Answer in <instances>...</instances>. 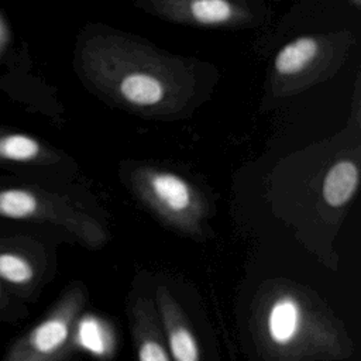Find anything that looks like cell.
Instances as JSON below:
<instances>
[{"instance_id":"cell-1","label":"cell","mask_w":361,"mask_h":361,"mask_svg":"<svg viewBox=\"0 0 361 361\" xmlns=\"http://www.w3.org/2000/svg\"><path fill=\"white\" fill-rule=\"evenodd\" d=\"M82 71L100 96L131 111L169 116L192 100L193 66L121 34H96L80 54Z\"/></svg>"},{"instance_id":"cell-2","label":"cell","mask_w":361,"mask_h":361,"mask_svg":"<svg viewBox=\"0 0 361 361\" xmlns=\"http://www.w3.org/2000/svg\"><path fill=\"white\" fill-rule=\"evenodd\" d=\"M252 336L265 361H337L354 344L343 323L312 292L295 283H274L252 307Z\"/></svg>"},{"instance_id":"cell-3","label":"cell","mask_w":361,"mask_h":361,"mask_svg":"<svg viewBox=\"0 0 361 361\" xmlns=\"http://www.w3.org/2000/svg\"><path fill=\"white\" fill-rule=\"evenodd\" d=\"M134 195L168 227L190 237H203L207 204L203 195L183 176L151 166L128 173Z\"/></svg>"},{"instance_id":"cell-4","label":"cell","mask_w":361,"mask_h":361,"mask_svg":"<svg viewBox=\"0 0 361 361\" xmlns=\"http://www.w3.org/2000/svg\"><path fill=\"white\" fill-rule=\"evenodd\" d=\"M85 303L83 286L66 290L49 314L11 345L4 361H65L72 351Z\"/></svg>"},{"instance_id":"cell-5","label":"cell","mask_w":361,"mask_h":361,"mask_svg":"<svg viewBox=\"0 0 361 361\" xmlns=\"http://www.w3.org/2000/svg\"><path fill=\"white\" fill-rule=\"evenodd\" d=\"M0 216L8 219L48 221L68 228L87 247H103L109 235L100 223L68 200L44 192L25 189L0 190Z\"/></svg>"},{"instance_id":"cell-6","label":"cell","mask_w":361,"mask_h":361,"mask_svg":"<svg viewBox=\"0 0 361 361\" xmlns=\"http://www.w3.org/2000/svg\"><path fill=\"white\" fill-rule=\"evenodd\" d=\"M341 49L338 37L303 35L288 42L274 59V78L279 92H293L326 78L329 68L337 69Z\"/></svg>"},{"instance_id":"cell-7","label":"cell","mask_w":361,"mask_h":361,"mask_svg":"<svg viewBox=\"0 0 361 361\" xmlns=\"http://www.w3.org/2000/svg\"><path fill=\"white\" fill-rule=\"evenodd\" d=\"M137 6L164 20L196 27H238L254 18L248 4L228 0H145Z\"/></svg>"},{"instance_id":"cell-8","label":"cell","mask_w":361,"mask_h":361,"mask_svg":"<svg viewBox=\"0 0 361 361\" xmlns=\"http://www.w3.org/2000/svg\"><path fill=\"white\" fill-rule=\"evenodd\" d=\"M154 303L172 361H202L199 341L175 296L165 286H158Z\"/></svg>"},{"instance_id":"cell-9","label":"cell","mask_w":361,"mask_h":361,"mask_svg":"<svg viewBox=\"0 0 361 361\" xmlns=\"http://www.w3.org/2000/svg\"><path fill=\"white\" fill-rule=\"evenodd\" d=\"M128 320L137 361H172L152 299L134 298L128 305Z\"/></svg>"},{"instance_id":"cell-10","label":"cell","mask_w":361,"mask_h":361,"mask_svg":"<svg viewBox=\"0 0 361 361\" xmlns=\"http://www.w3.org/2000/svg\"><path fill=\"white\" fill-rule=\"evenodd\" d=\"M358 183V165L351 159L337 161L330 166V169L324 175L322 183V196L330 207H343L355 195Z\"/></svg>"},{"instance_id":"cell-11","label":"cell","mask_w":361,"mask_h":361,"mask_svg":"<svg viewBox=\"0 0 361 361\" xmlns=\"http://www.w3.org/2000/svg\"><path fill=\"white\" fill-rule=\"evenodd\" d=\"M45 157L42 145L24 134L0 135V159L14 162H32Z\"/></svg>"},{"instance_id":"cell-12","label":"cell","mask_w":361,"mask_h":361,"mask_svg":"<svg viewBox=\"0 0 361 361\" xmlns=\"http://www.w3.org/2000/svg\"><path fill=\"white\" fill-rule=\"evenodd\" d=\"M0 276L16 285L30 283L34 278L32 265L20 255L1 252L0 254Z\"/></svg>"},{"instance_id":"cell-13","label":"cell","mask_w":361,"mask_h":361,"mask_svg":"<svg viewBox=\"0 0 361 361\" xmlns=\"http://www.w3.org/2000/svg\"><path fill=\"white\" fill-rule=\"evenodd\" d=\"M76 329H78V333L75 330V334L79 336L82 344L92 353L100 355V357H104V355H109V353L106 351V348L100 344V337L102 338H109L107 334H103V329H102V324L94 320V319H89V320H80V323L78 322L76 324Z\"/></svg>"},{"instance_id":"cell-14","label":"cell","mask_w":361,"mask_h":361,"mask_svg":"<svg viewBox=\"0 0 361 361\" xmlns=\"http://www.w3.org/2000/svg\"><path fill=\"white\" fill-rule=\"evenodd\" d=\"M1 38H3V25H1V21H0V42H1Z\"/></svg>"}]
</instances>
